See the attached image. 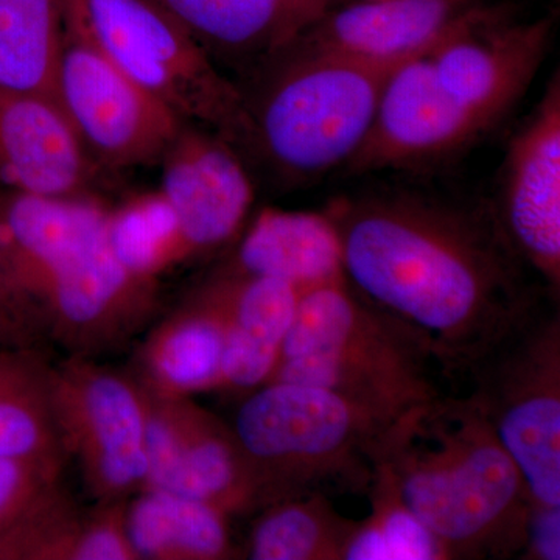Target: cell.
I'll return each instance as SVG.
<instances>
[{"label": "cell", "instance_id": "obj_19", "mask_svg": "<svg viewBox=\"0 0 560 560\" xmlns=\"http://www.w3.org/2000/svg\"><path fill=\"white\" fill-rule=\"evenodd\" d=\"M153 2L186 28L217 65L259 66L304 35L331 9L334 0Z\"/></svg>", "mask_w": 560, "mask_h": 560}, {"label": "cell", "instance_id": "obj_31", "mask_svg": "<svg viewBox=\"0 0 560 560\" xmlns=\"http://www.w3.org/2000/svg\"><path fill=\"white\" fill-rule=\"evenodd\" d=\"M35 311L11 279L0 249V345L21 348L33 329Z\"/></svg>", "mask_w": 560, "mask_h": 560}, {"label": "cell", "instance_id": "obj_32", "mask_svg": "<svg viewBox=\"0 0 560 560\" xmlns=\"http://www.w3.org/2000/svg\"><path fill=\"white\" fill-rule=\"evenodd\" d=\"M518 559H560V506L530 503L526 544Z\"/></svg>", "mask_w": 560, "mask_h": 560}, {"label": "cell", "instance_id": "obj_10", "mask_svg": "<svg viewBox=\"0 0 560 560\" xmlns=\"http://www.w3.org/2000/svg\"><path fill=\"white\" fill-rule=\"evenodd\" d=\"M142 390L147 451L143 489L205 501L230 517L261 510L256 475L232 427L190 397Z\"/></svg>", "mask_w": 560, "mask_h": 560}, {"label": "cell", "instance_id": "obj_24", "mask_svg": "<svg viewBox=\"0 0 560 560\" xmlns=\"http://www.w3.org/2000/svg\"><path fill=\"white\" fill-rule=\"evenodd\" d=\"M132 550L147 560L234 558L230 515L205 501L142 489L125 510Z\"/></svg>", "mask_w": 560, "mask_h": 560}, {"label": "cell", "instance_id": "obj_27", "mask_svg": "<svg viewBox=\"0 0 560 560\" xmlns=\"http://www.w3.org/2000/svg\"><path fill=\"white\" fill-rule=\"evenodd\" d=\"M357 522L338 514L329 497L276 501L250 528L246 558L253 560H342Z\"/></svg>", "mask_w": 560, "mask_h": 560}, {"label": "cell", "instance_id": "obj_16", "mask_svg": "<svg viewBox=\"0 0 560 560\" xmlns=\"http://www.w3.org/2000/svg\"><path fill=\"white\" fill-rule=\"evenodd\" d=\"M489 9L485 0H364L330 9L289 47L366 61H410L430 55Z\"/></svg>", "mask_w": 560, "mask_h": 560}, {"label": "cell", "instance_id": "obj_28", "mask_svg": "<svg viewBox=\"0 0 560 560\" xmlns=\"http://www.w3.org/2000/svg\"><path fill=\"white\" fill-rule=\"evenodd\" d=\"M370 517L357 522L342 560H451L442 541L374 474L368 492Z\"/></svg>", "mask_w": 560, "mask_h": 560}, {"label": "cell", "instance_id": "obj_22", "mask_svg": "<svg viewBox=\"0 0 560 560\" xmlns=\"http://www.w3.org/2000/svg\"><path fill=\"white\" fill-rule=\"evenodd\" d=\"M224 318L208 287L162 320L139 353V385L165 397L223 388Z\"/></svg>", "mask_w": 560, "mask_h": 560}, {"label": "cell", "instance_id": "obj_7", "mask_svg": "<svg viewBox=\"0 0 560 560\" xmlns=\"http://www.w3.org/2000/svg\"><path fill=\"white\" fill-rule=\"evenodd\" d=\"M522 471L530 500L560 506V308L547 300L464 377Z\"/></svg>", "mask_w": 560, "mask_h": 560}, {"label": "cell", "instance_id": "obj_1", "mask_svg": "<svg viewBox=\"0 0 560 560\" xmlns=\"http://www.w3.org/2000/svg\"><path fill=\"white\" fill-rule=\"evenodd\" d=\"M324 212L350 289L418 335L455 390L490 348L552 300L492 209L397 191L341 197Z\"/></svg>", "mask_w": 560, "mask_h": 560}, {"label": "cell", "instance_id": "obj_15", "mask_svg": "<svg viewBox=\"0 0 560 560\" xmlns=\"http://www.w3.org/2000/svg\"><path fill=\"white\" fill-rule=\"evenodd\" d=\"M158 194L167 202L186 259L231 242L248 219L253 180L232 143L184 124L160 162Z\"/></svg>", "mask_w": 560, "mask_h": 560}, {"label": "cell", "instance_id": "obj_9", "mask_svg": "<svg viewBox=\"0 0 560 560\" xmlns=\"http://www.w3.org/2000/svg\"><path fill=\"white\" fill-rule=\"evenodd\" d=\"M55 101L92 162L110 168L160 164L184 121L128 79L66 22Z\"/></svg>", "mask_w": 560, "mask_h": 560}, {"label": "cell", "instance_id": "obj_6", "mask_svg": "<svg viewBox=\"0 0 560 560\" xmlns=\"http://www.w3.org/2000/svg\"><path fill=\"white\" fill-rule=\"evenodd\" d=\"M66 22L187 124L248 142L241 86L153 0H66Z\"/></svg>", "mask_w": 560, "mask_h": 560}, {"label": "cell", "instance_id": "obj_2", "mask_svg": "<svg viewBox=\"0 0 560 560\" xmlns=\"http://www.w3.org/2000/svg\"><path fill=\"white\" fill-rule=\"evenodd\" d=\"M372 466L451 560L521 558L533 500L469 394L451 390L390 419Z\"/></svg>", "mask_w": 560, "mask_h": 560}, {"label": "cell", "instance_id": "obj_23", "mask_svg": "<svg viewBox=\"0 0 560 560\" xmlns=\"http://www.w3.org/2000/svg\"><path fill=\"white\" fill-rule=\"evenodd\" d=\"M127 501L84 514L57 488L0 544V560H138L125 525Z\"/></svg>", "mask_w": 560, "mask_h": 560}, {"label": "cell", "instance_id": "obj_26", "mask_svg": "<svg viewBox=\"0 0 560 560\" xmlns=\"http://www.w3.org/2000/svg\"><path fill=\"white\" fill-rule=\"evenodd\" d=\"M0 458L66 456L50 407V366L22 348L0 350Z\"/></svg>", "mask_w": 560, "mask_h": 560}, {"label": "cell", "instance_id": "obj_17", "mask_svg": "<svg viewBox=\"0 0 560 560\" xmlns=\"http://www.w3.org/2000/svg\"><path fill=\"white\" fill-rule=\"evenodd\" d=\"M92 162L54 98L0 88V187L86 197Z\"/></svg>", "mask_w": 560, "mask_h": 560}, {"label": "cell", "instance_id": "obj_14", "mask_svg": "<svg viewBox=\"0 0 560 560\" xmlns=\"http://www.w3.org/2000/svg\"><path fill=\"white\" fill-rule=\"evenodd\" d=\"M486 128L442 88L430 55L405 62L393 73L350 173L410 167L458 153Z\"/></svg>", "mask_w": 560, "mask_h": 560}, {"label": "cell", "instance_id": "obj_18", "mask_svg": "<svg viewBox=\"0 0 560 560\" xmlns=\"http://www.w3.org/2000/svg\"><path fill=\"white\" fill-rule=\"evenodd\" d=\"M109 212L91 197L0 191V249L22 296L32 304L51 272L103 241Z\"/></svg>", "mask_w": 560, "mask_h": 560}, {"label": "cell", "instance_id": "obj_21", "mask_svg": "<svg viewBox=\"0 0 560 560\" xmlns=\"http://www.w3.org/2000/svg\"><path fill=\"white\" fill-rule=\"evenodd\" d=\"M226 272L282 280L301 293L346 282L340 241L324 210H260Z\"/></svg>", "mask_w": 560, "mask_h": 560}, {"label": "cell", "instance_id": "obj_8", "mask_svg": "<svg viewBox=\"0 0 560 560\" xmlns=\"http://www.w3.org/2000/svg\"><path fill=\"white\" fill-rule=\"evenodd\" d=\"M50 407L62 452L98 503L128 501L143 489L145 396L138 381L75 355L50 368Z\"/></svg>", "mask_w": 560, "mask_h": 560}, {"label": "cell", "instance_id": "obj_12", "mask_svg": "<svg viewBox=\"0 0 560 560\" xmlns=\"http://www.w3.org/2000/svg\"><path fill=\"white\" fill-rule=\"evenodd\" d=\"M552 35L551 18L512 22L490 7L431 51L438 80L486 130L503 119L533 83Z\"/></svg>", "mask_w": 560, "mask_h": 560}, {"label": "cell", "instance_id": "obj_20", "mask_svg": "<svg viewBox=\"0 0 560 560\" xmlns=\"http://www.w3.org/2000/svg\"><path fill=\"white\" fill-rule=\"evenodd\" d=\"M206 287L224 318L223 388H259L276 370L301 291L282 280L226 271Z\"/></svg>", "mask_w": 560, "mask_h": 560}, {"label": "cell", "instance_id": "obj_5", "mask_svg": "<svg viewBox=\"0 0 560 560\" xmlns=\"http://www.w3.org/2000/svg\"><path fill=\"white\" fill-rule=\"evenodd\" d=\"M405 62L285 47L259 65L267 68L256 92H242L246 143L290 176H315L346 164L370 130L386 83Z\"/></svg>", "mask_w": 560, "mask_h": 560}, {"label": "cell", "instance_id": "obj_4", "mask_svg": "<svg viewBox=\"0 0 560 560\" xmlns=\"http://www.w3.org/2000/svg\"><path fill=\"white\" fill-rule=\"evenodd\" d=\"M390 419L320 386L268 382L243 401L231 427L264 510L315 493L368 495L372 451Z\"/></svg>", "mask_w": 560, "mask_h": 560}, {"label": "cell", "instance_id": "obj_29", "mask_svg": "<svg viewBox=\"0 0 560 560\" xmlns=\"http://www.w3.org/2000/svg\"><path fill=\"white\" fill-rule=\"evenodd\" d=\"M108 243L125 267L147 278L156 279L162 270L186 259L175 217L160 194L110 210Z\"/></svg>", "mask_w": 560, "mask_h": 560}, {"label": "cell", "instance_id": "obj_11", "mask_svg": "<svg viewBox=\"0 0 560 560\" xmlns=\"http://www.w3.org/2000/svg\"><path fill=\"white\" fill-rule=\"evenodd\" d=\"M504 237L552 300H560V79L512 138L499 205Z\"/></svg>", "mask_w": 560, "mask_h": 560}, {"label": "cell", "instance_id": "obj_25", "mask_svg": "<svg viewBox=\"0 0 560 560\" xmlns=\"http://www.w3.org/2000/svg\"><path fill=\"white\" fill-rule=\"evenodd\" d=\"M65 28L66 0H0V88L55 101Z\"/></svg>", "mask_w": 560, "mask_h": 560}, {"label": "cell", "instance_id": "obj_30", "mask_svg": "<svg viewBox=\"0 0 560 560\" xmlns=\"http://www.w3.org/2000/svg\"><path fill=\"white\" fill-rule=\"evenodd\" d=\"M62 467L60 460L0 458V544L40 501L60 488Z\"/></svg>", "mask_w": 560, "mask_h": 560}, {"label": "cell", "instance_id": "obj_13", "mask_svg": "<svg viewBox=\"0 0 560 560\" xmlns=\"http://www.w3.org/2000/svg\"><path fill=\"white\" fill-rule=\"evenodd\" d=\"M154 278L125 267L103 241L40 283L32 296L54 337L75 355L114 348L153 312Z\"/></svg>", "mask_w": 560, "mask_h": 560}, {"label": "cell", "instance_id": "obj_3", "mask_svg": "<svg viewBox=\"0 0 560 560\" xmlns=\"http://www.w3.org/2000/svg\"><path fill=\"white\" fill-rule=\"evenodd\" d=\"M268 382L320 386L388 418L455 390L418 335L361 300L348 282L301 294Z\"/></svg>", "mask_w": 560, "mask_h": 560}]
</instances>
